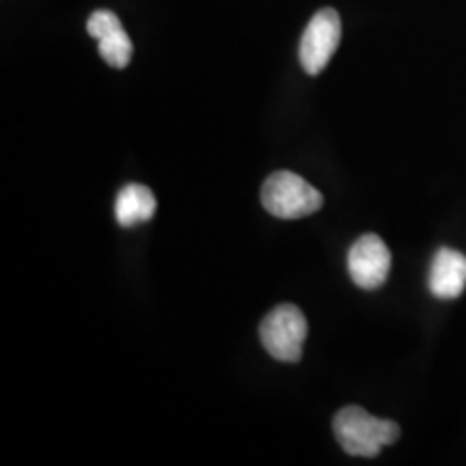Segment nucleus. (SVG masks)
Listing matches in <instances>:
<instances>
[{
    "mask_svg": "<svg viewBox=\"0 0 466 466\" xmlns=\"http://www.w3.org/2000/svg\"><path fill=\"white\" fill-rule=\"evenodd\" d=\"M86 31L93 39H97V48L104 61L110 67L124 69L132 58V39L127 37L119 15L108 9H100L91 14L86 22Z\"/></svg>",
    "mask_w": 466,
    "mask_h": 466,
    "instance_id": "obj_6",
    "label": "nucleus"
},
{
    "mask_svg": "<svg viewBox=\"0 0 466 466\" xmlns=\"http://www.w3.org/2000/svg\"><path fill=\"white\" fill-rule=\"evenodd\" d=\"M156 195L143 184H127L119 190L115 199V218L121 227H137L154 218Z\"/></svg>",
    "mask_w": 466,
    "mask_h": 466,
    "instance_id": "obj_8",
    "label": "nucleus"
},
{
    "mask_svg": "<svg viewBox=\"0 0 466 466\" xmlns=\"http://www.w3.org/2000/svg\"><path fill=\"white\" fill-rule=\"evenodd\" d=\"M341 42V17L335 9H319L300 37V66L309 76L324 72Z\"/></svg>",
    "mask_w": 466,
    "mask_h": 466,
    "instance_id": "obj_4",
    "label": "nucleus"
},
{
    "mask_svg": "<svg viewBox=\"0 0 466 466\" xmlns=\"http://www.w3.org/2000/svg\"><path fill=\"white\" fill-rule=\"evenodd\" d=\"M333 432L350 456L376 458L384 447L400 439V425L391 419L370 415L360 406H346L335 415Z\"/></svg>",
    "mask_w": 466,
    "mask_h": 466,
    "instance_id": "obj_1",
    "label": "nucleus"
},
{
    "mask_svg": "<svg viewBox=\"0 0 466 466\" xmlns=\"http://www.w3.org/2000/svg\"><path fill=\"white\" fill-rule=\"evenodd\" d=\"M307 333L309 326L305 313L289 302L272 309L259 326L261 346L272 359L283 360V363L300 360Z\"/></svg>",
    "mask_w": 466,
    "mask_h": 466,
    "instance_id": "obj_3",
    "label": "nucleus"
},
{
    "mask_svg": "<svg viewBox=\"0 0 466 466\" xmlns=\"http://www.w3.org/2000/svg\"><path fill=\"white\" fill-rule=\"evenodd\" d=\"M428 288L441 300H453L466 289V255L453 248H441L430 266Z\"/></svg>",
    "mask_w": 466,
    "mask_h": 466,
    "instance_id": "obj_7",
    "label": "nucleus"
},
{
    "mask_svg": "<svg viewBox=\"0 0 466 466\" xmlns=\"http://www.w3.org/2000/svg\"><path fill=\"white\" fill-rule=\"evenodd\" d=\"M261 206L268 214L283 220H296L316 214L324 206V197L307 179L291 171H277L264 182Z\"/></svg>",
    "mask_w": 466,
    "mask_h": 466,
    "instance_id": "obj_2",
    "label": "nucleus"
},
{
    "mask_svg": "<svg viewBox=\"0 0 466 466\" xmlns=\"http://www.w3.org/2000/svg\"><path fill=\"white\" fill-rule=\"evenodd\" d=\"M348 272L360 289H378L391 272V250L380 236L365 233L348 253Z\"/></svg>",
    "mask_w": 466,
    "mask_h": 466,
    "instance_id": "obj_5",
    "label": "nucleus"
}]
</instances>
